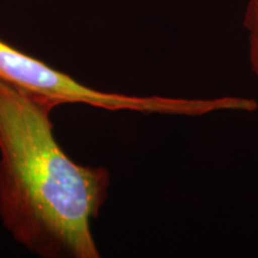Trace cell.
Masks as SVG:
<instances>
[{
    "mask_svg": "<svg viewBox=\"0 0 258 258\" xmlns=\"http://www.w3.org/2000/svg\"><path fill=\"white\" fill-rule=\"evenodd\" d=\"M0 79L11 84L44 104H84L110 111H138L144 114L201 116L220 111L221 97L207 99L175 98L163 96H131L104 92L83 85L69 74L54 70L0 40Z\"/></svg>",
    "mask_w": 258,
    "mask_h": 258,
    "instance_id": "2",
    "label": "cell"
},
{
    "mask_svg": "<svg viewBox=\"0 0 258 258\" xmlns=\"http://www.w3.org/2000/svg\"><path fill=\"white\" fill-rule=\"evenodd\" d=\"M243 27L247 35V55L250 69L258 82V0H247Z\"/></svg>",
    "mask_w": 258,
    "mask_h": 258,
    "instance_id": "3",
    "label": "cell"
},
{
    "mask_svg": "<svg viewBox=\"0 0 258 258\" xmlns=\"http://www.w3.org/2000/svg\"><path fill=\"white\" fill-rule=\"evenodd\" d=\"M53 109L0 79V219L37 256L98 258L91 220L108 196L110 173L63 152Z\"/></svg>",
    "mask_w": 258,
    "mask_h": 258,
    "instance_id": "1",
    "label": "cell"
}]
</instances>
